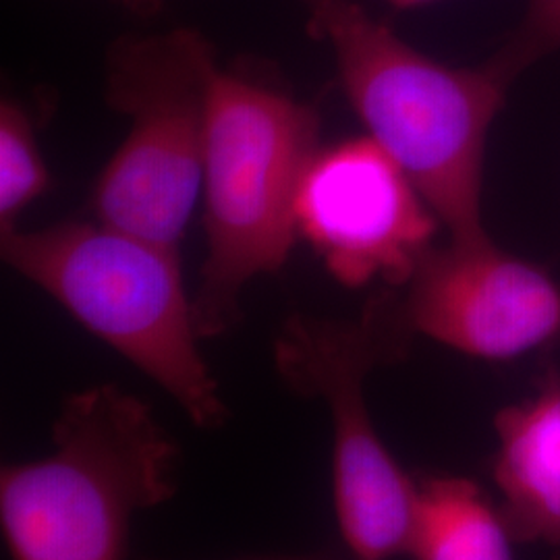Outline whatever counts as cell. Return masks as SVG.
Wrapping results in <instances>:
<instances>
[{"label": "cell", "mask_w": 560, "mask_h": 560, "mask_svg": "<svg viewBox=\"0 0 560 560\" xmlns=\"http://www.w3.org/2000/svg\"><path fill=\"white\" fill-rule=\"evenodd\" d=\"M335 55L368 136L416 183L455 243L490 240L481 221L490 127L520 71L502 55L480 67L430 59L353 0H298Z\"/></svg>", "instance_id": "cell-1"}, {"label": "cell", "mask_w": 560, "mask_h": 560, "mask_svg": "<svg viewBox=\"0 0 560 560\" xmlns=\"http://www.w3.org/2000/svg\"><path fill=\"white\" fill-rule=\"evenodd\" d=\"M179 446L117 384L67 397L42 459L2 465L0 523L13 560H127L131 523L177 492Z\"/></svg>", "instance_id": "cell-2"}, {"label": "cell", "mask_w": 560, "mask_h": 560, "mask_svg": "<svg viewBox=\"0 0 560 560\" xmlns=\"http://www.w3.org/2000/svg\"><path fill=\"white\" fill-rule=\"evenodd\" d=\"M320 148L314 106L266 81L217 73L201 180L206 260L191 298L201 340L231 332L245 287L289 260L301 180Z\"/></svg>", "instance_id": "cell-3"}, {"label": "cell", "mask_w": 560, "mask_h": 560, "mask_svg": "<svg viewBox=\"0 0 560 560\" xmlns=\"http://www.w3.org/2000/svg\"><path fill=\"white\" fill-rule=\"evenodd\" d=\"M0 254L85 330L133 363L201 430L229 409L200 351L179 249L102 222H62L0 235Z\"/></svg>", "instance_id": "cell-4"}, {"label": "cell", "mask_w": 560, "mask_h": 560, "mask_svg": "<svg viewBox=\"0 0 560 560\" xmlns=\"http://www.w3.org/2000/svg\"><path fill=\"white\" fill-rule=\"evenodd\" d=\"M413 335L395 289L368 301L358 320L293 314L275 339V368L289 390L328 407L332 499L345 546L358 560L407 557L418 480L390 455L365 400L368 376L407 355Z\"/></svg>", "instance_id": "cell-5"}, {"label": "cell", "mask_w": 560, "mask_h": 560, "mask_svg": "<svg viewBox=\"0 0 560 560\" xmlns=\"http://www.w3.org/2000/svg\"><path fill=\"white\" fill-rule=\"evenodd\" d=\"M219 71L212 44L194 30L110 46L106 102L131 127L92 189L96 221L179 249L203 180Z\"/></svg>", "instance_id": "cell-6"}, {"label": "cell", "mask_w": 560, "mask_h": 560, "mask_svg": "<svg viewBox=\"0 0 560 560\" xmlns=\"http://www.w3.org/2000/svg\"><path fill=\"white\" fill-rule=\"evenodd\" d=\"M439 226L416 183L370 136L320 148L301 180L300 235L347 287L382 280L399 289Z\"/></svg>", "instance_id": "cell-7"}, {"label": "cell", "mask_w": 560, "mask_h": 560, "mask_svg": "<svg viewBox=\"0 0 560 560\" xmlns=\"http://www.w3.org/2000/svg\"><path fill=\"white\" fill-rule=\"evenodd\" d=\"M400 318L469 358L517 360L560 339V284L494 241L432 247L395 289Z\"/></svg>", "instance_id": "cell-8"}, {"label": "cell", "mask_w": 560, "mask_h": 560, "mask_svg": "<svg viewBox=\"0 0 560 560\" xmlns=\"http://www.w3.org/2000/svg\"><path fill=\"white\" fill-rule=\"evenodd\" d=\"M499 513L517 544L560 548V370L494 418Z\"/></svg>", "instance_id": "cell-9"}, {"label": "cell", "mask_w": 560, "mask_h": 560, "mask_svg": "<svg viewBox=\"0 0 560 560\" xmlns=\"http://www.w3.org/2000/svg\"><path fill=\"white\" fill-rule=\"evenodd\" d=\"M499 506L476 481L457 476L418 480L407 557L411 560H515Z\"/></svg>", "instance_id": "cell-10"}, {"label": "cell", "mask_w": 560, "mask_h": 560, "mask_svg": "<svg viewBox=\"0 0 560 560\" xmlns=\"http://www.w3.org/2000/svg\"><path fill=\"white\" fill-rule=\"evenodd\" d=\"M34 125L20 102L0 106V235L18 229L21 212L48 189Z\"/></svg>", "instance_id": "cell-11"}, {"label": "cell", "mask_w": 560, "mask_h": 560, "mask_svg": "<svg viewBox=\"0 0 560 560\" xmlns=\"http://www.w3.org/2000/svg\"><path fill=\"white\" fill-rule=\"evenodd\" d=\"M560 48V0H529L525 21L501 55L517 71L527 62Z\"/></svg>", "instance_id": "cell-12"}, {"label": "cell", "mask_w": 560, "mask_h": 560, "mask_svg": "<svg viewBox=\"0 0 560 560\" xmlns=\"http://www.w3.org/2000/svg\"><path fill=\"white\" fill-rule=\"evenodd\" d=\"M131 7H136L141 13H150L156 11L161 7V0H127Z\"/></svg>", "instance_id": "cell-13"}, {"label": "cell", "mask_w": 560, "mask_h": 560, "mask_svg": "<svg viewBox=\"0 0 560 560\" xmlns=\"http://www.w3.org/2000/svg\"><path fill=\"white\" fill-rule=\"evenodd\" d=\"M388 2H393L399 9H411V7H420V4L430 2V0H388Z\"/></svg>", "instance_id": "cell-14"}, {"label": "cell", "mask_w": 560, "mask_h": 560, "mask_svg": "<svg viewBox=\"0 0 560 560\" xmlns=\"http://www.w3.org/2000/svg\"><path fill=\"white\" fill-rule=\"evenodd\" d=\"M243 560H328L326 557H284V559H243Z\"/></svg>", "instance_id": "cell-15"}]
</instances>
